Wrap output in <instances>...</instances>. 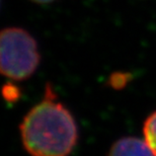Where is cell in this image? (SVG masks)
<instances>
[{
  "label": "cell",
  "mask_w": 156,
  "mask_h": 156,
  "mask_svg": "<svg viewBox=\"0 0 156 156\" xmlns=\"http://www.w3.org/2000/svg\"><path fill=\"white\" fill-rule=\"evenodd\" d=\"M20 137L32 156H68L78 140V129L72 115L56 99L47 85L45 98L23 118Z\"/></svg>",
  "instance_id": "1"
},
{
  "label": "cell",
  "mask_w": 156,
  "mask_h": 156,
  "mask_svg": "<svg viewBox=\"0 0 156 156\" xmlns=\"http://www.w3.org/2000/svg\"><path fill=\"white\" fill-rule=\"evenodd\" d=\"M41 60L36 40L20 27H6L0 36L1 73L11 80H26L35 73Z\"/></svg>",
  "instance_id": "2"
},
{
  "label": "cell",
  "mask_w": 156,
  "mask_h": 156,
  "mask_svg": "<svg viewBox=\"0 0 156 156\" xmlns=\"http://www.w3.org/2000/svg\"><path fill=\"white\" fill-rule=\"evenodd\" d=\"M108 156H154L145 141L135 137L120 139L111 148Z\"/></svg>",
  "instance_id": "3"
},
{
  "label": "cell",
  "mask_w": 156,
  "mask_h": 156,
  "mask_svg": "<svg viewBox=\"0 0 156 156\" xmlns=\"http://www.w3.org/2000/svg\"><path fill=\"white\" fill-rule=\"evenodd\" d=\"M144 139L146 144L150 148L154 156H156V112L146 119L143 127Z\"/></svg>",
  "instance_id": "4"
},
{
  "label": "cell",
  "mask_w": 156,
  "mask_h": 156,
  "mask_svg": "<svg viewBox=\"0 0 156 156\" xmlns=\"http://www.w3.org/2000/svg\"><path fill=\"white\" fill-rule=\"evenodd\" d=\"M30 1L38 3V4H49V3L54 2L55 0H30Z\"/></svg>",
  "instance_id": "5"
}]
</instances>
